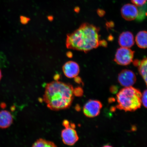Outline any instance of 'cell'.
Returning <instances> with one entry per match:
<instances>
[{
	"label": "cell",
	"mask_w": 147,
	"mask_h": 147,
	"mask_svg": "<svg viewBox=\"0 0 147 147\" xmlns=\"http://www.w3.org/2000/svg\"><path fill=\"white\" fill-rule=\"evenodd\" d=\"M100 29L88 23L82 24L78 29L67 36L66 46L68 49L87 53L101 46L102 40L99 34Z\"/></svg>",
	"instance_id": "obj_1"
},
{
	"label": "cell",
	"mask_w": 147,
	"mask_h": 147,
	"mask_svg": "<svg viewBox=\"0 0 147 147\" xmlns=\"http://www.w3.org/2000/svg\"><path fill=\"white\" fill-rule=\"evenodd\" d=\"M73 90L71 84L55 81L46 85L43 100L51 110L67 109L71 105L74 98Z\"/></svg>",
	"instance_id": "obj_2"
},
{
	"label": "cell",
	"mask_w": 147,
	"mask_h": 147,
	"mask_svg": "<svg viewBox=\"0 0 147 147\" xmlns=\"http://www.w3.org/2000/svg\"><path fill=\"white\" fill-rule=\"evenodd\" d=\"M142 93L133 87H125L117 95V109L125 111H134L140 108L142 104Z\"/></svg>",
	"instance_id": "obj_3"
},
{
	"label": "cell",
	"mask_w": 147,
	"mask_h": 147,
	"mask_svg": "<svg viewBox=\"0 0 147 147\" xmlns=\"http://www.w3.org/2000/svg\"><path fill=\"white\" fill-rule=\"evenodd\" d=\"M135 51L128 48L121 47L115 53V61L119 65L126 66L133 61Z\"/></svg>",
	"instance_id": "obj_4"
},
{
	"label": "cell",
	"mask_w": 147,
	"mask_h": 147,
	"mask_svg": "<svg viewBox=\"0 0 147 147\" xmlns=\"http://www.w3.org/2000/svg\"><path fill=\"white\" fill-rule=\"evenodd\" d=\"M102 107V103L96 100H90L84 105L83 113L86 117H94L100 114Z\"/></svg>",
	"instance_id": "obj_5"
},
{
	"label": "cell",
	"mask_w": 147,
	"mask_h": 147,
	"mask_svg": "<svg viewBox=\"0 0 147 147\" xmlns=\"http://www.w3.org/2000/svg\"><path fill=\"white\" fill-rule=\"evenodd\" d=\"M118 81L119 84L123 87H131L135 83L136 77L132 71L125 69L119 74Z\"/></svg>",
	"instance_id": "obj_6"
},
{
	"label": "cell",
	"mask_w": 147,
	"mask_h": 147,
	"mask_svg": "<svg viewBox=\"0 0 147 147\" xmlns=\"http://www.w3.org/2000/svg\"><path fill=\"white\" fill-rule=\"evenodd\" d=\"M61 135L64 144L68 146H73L79 140L76 130L71 127H66L62 130Z\"/></svg>",
	"instance_id": "obj_7"
},
{
	"label": "cell",
	"mask_w": 147,
	"mask_h": 147,
	"mask_svg": "<svg viewBox=\"0 0 147 147\" xmlns=\"http://www.w3.org/2000/svg\"><path fill=\"white\" fill-rule=\"evenodd\" d=\"M138 13V8L135 5L130 3L124 5L121 9V15L127 21H133L136 19Z\"/></svg>",
	"instance_id": "obj_8"
},
{
	"label": "cell",
	"mask_w": 147,
	"mask_h": 147,
	"mask_svg": "<svg viewBox=\"0 0 147 147\" xmlns=\"http://www.w3.org/2000/svg\"><path fill=\"white\" fill-rule=\"evenodd\" d=\"M64 75L69 78H75L78 76L80 71V68L78 63L73 61H68L62 67Z\"/></svg>",
	"instance_id": "obj_9"
},
{
	"label": "cell",
	"mask_w": 147,
	"mask_h": 147,
	"mask_svg": "<svg viewBox=\"0 0 147 147\" xmlns=\"http://www.w3.org/2000/svg\"><path fill=\"white\" fill-rule=\"evenodd\" d=\"M118 42L122 47L128 48L131 47L135 43L133 34L129 31L123 32L119 36Z\"/></svg>",
	"instance_id": "obj_10"
},
{
	"label": "cell",
	"mask_w": 147,
	"mask_h": 147,
	"mask_svg": "<svg viewBox=\"0 0 147 147\" xmlns=\"http://www.w3.org/2000/svg\"><path fill=\"white\" fill-rule=\"evenodd\" d=\"M13 122L11 113L7 110L0 111V128L5 129L9 127Z\"/></svg>",
	"instance_id": "obj_11"
},
{
	"label": "cell",
	"mask_w": 147,
	"mask_h": 147,
	"mask_svg": "<svg viewBox=\"0 0 147 147\" xmlns=\"http://www.w3.org/2000/svg\"><path fill=\"white\" fill-rule=\"evenodd\" d=\"M133 63L134 65L138 67L139 72L144 79L147 87V57L141 61L136 60Z\"/></svg>",
	"instance_id": "obj_12"
},
{
	"label": "cell",
	"mask_w": 147,
	"mask_h": 147,
	"mask_svg": "<svg viewBox=\"0 0 147 147\" xmlns=\"http://www.w3.org/2000/svg\"><path fill=\"white\" fill-rule=\"evenodd\" d=\"M136 43L141 49L147 48V32L142 31L138 33L135 38Z\"/></svg>",
	"instance_id": "obj_13"
},
{
	"label": "cell",
	"mask_w": 147,
	"mask_h": 147,
	"mask_svg": "<svg viewBox=\"0 0 147 147\" xmlns=\"http://www.w3.org/2000/svg\"><path fill=\"white\" fill-rule=\"evenodd\" d=\"M32 147H57L56 144L51 141H47L43 139H40L37 140L34 144Z\"/></svg>",
	"instance_id": "obj_14"
},
{
	"label": "cell",
	"mask_w": 147,
	"mask_h": 147,
	"mask_svg": "<svg viewBox=\"0 0 147 147\" xmlns=\"http://www.w3.org/2000/svg\"><path fill=\"white\" fill-rule=\"evenodd\" d=\"M138 15L136 19L138 21H141L147 16V4L146 3L142 6L139 7L138 8Z\"/></svg>",
	"instance_id": "obj_15"
},
{
	"label": "cell",
	"mask_w": 147,
	"mask_h": 147,
	"mask_svg": "<svg viewBox=\"0 0 147 147\" xmlns=\"http://www.w3.org/2000/svg\"><path fill=\"white\" fill-rule=\"evenodd\" d=\"M73 93L75 96L79 97L82 96L83 94V90L80 87L74 88Z\"/></svg>",
	"instance_id": "obj_16"
},
{
	"label": "cell",
	"mask_w": 147,
	"mask_h": 147,
	"mask_svg": "<svg viewBox=\"0 0 147 147\" xmlns=\"http://www.w3.org/2000/svg\"><path fill=\"white\" fill-rule=\"evenodd\" d=\"M141 101L143 106L147 108V90L143 92L142 94Z\"/></svg>",
	"instance_id": "obj_17"
},
{
	"label": "cell",
	"mask_w": 147,
	"mask_h": 147,
	"mask_svg": "<svg viewBox=\"0 0 147 147\" xmlns=\"http://www.w3.org/2000/svg\"><path fill=\"white\" fill-rule=\"evenodd\" d=\"M147 0H131V2L137 7L143 6L146 3Z\"/></svg>",
	"instance_id": "obj_18"
},
{
	"label": "cell",
	"mask_w": 147,
	"mask_h": 147,
	"mask_svg": "<svg viewBox=\"0 0 147 147\" xmlns=\"http://www.w3.org/2000/svg\"><path fill=\"white\" fill-rule=\"evenodd\" d=\"M20 19L21 23L24 24H27L30 20V18L24 16H21Z\"/></svg>",
	"instance_id": "obj_19"
},
{
	"label": "cell",
	"mask_w": 147,
	"mask_h": 147,
	"mask_svg": "<svg viewBox=\"0 0 147 147\" xmlns=\"http://www.w3.org/2000/svg\"><path fill=\"white\" fill-rule=\"evenodd\" d=\"M97 13H98L99 16H102L105 14V12L103 10H101V9H98L97 10Z\"/></svg>",
	"instance_id": "obj_20"
},
{
	"label": "cell",
	"mask_w": 147,
	"mask_h": 147,
	"mask_svg": "<svg viewBox=\"0 0 147 147\" xmlns=\"http://www.w3.org/2000/svg\"><path fill=\"white\" fill-rule=\"evenodd\" d=\"M75 82L78 84L82 83V80L81 79L80 77H78V76L75 77Z\"/></svg>",
	"instance_id": "obj_21"
},
{
	"label": "cell",
	"mask_w": 147,
	"mask_h": 147,
	"mask_svg": "<svg viewBox=\"0 0 147 147\" xmlns=\"http://www.w3.org/2000/svg\"><path fill=\"white\" fill-rule=\"evenodd\" d=\"M63 125L65 128L69 127V123L68 121L67 120H64L63 122Z\"/></svg>",
	"instance_id": "obj_22"
},
{
	"label": "cell",
	"mask_w": 147,
	"mask_h": 147,
	"mask_svg": "<svg viewBox=\"0 0 147 147\" xmlns=\"http://www.w3.org/2000/svg\"><path fill=\"white\" fill-rule=\"evenodd\" d=\"M117 88L115 86H114L112 87L110 89V90L112 93H115L117 91Z\"/></svg>",
	"instance_id": "obj_23"
},
{
	"label": "cell",
	"mask_w": 147,
	"mask_h": 147,
	"mask_svg": "<svg viewBox=\"0 0 147 147\" xmlns=\"http://www.w3.org/2000/svg\"><path fill=\"white\" fill-rule=\"evenodd\" d=\"M66 55H67V56L69 58H72L73 56V55L72 53L70 52V51H69V52H67V54H66Z\"/></svg>",
	"instance_id": "obj_24"
},
{
	"label": "cell",
	"mask_w": 147,
	"mask_h": 147,
	"mask_svg": "<svg viewBox=\"0 0 147 147\" xmlns=\"http://www.w3.org/2000/svg\"><path fill=\"white\" fill-rule=\"evenodd\" d=\"M2 77V73L1 71V70L0 69V80H1Z\"/></svg>",
	"instance_id": "obj_25"
}]
</instances>
